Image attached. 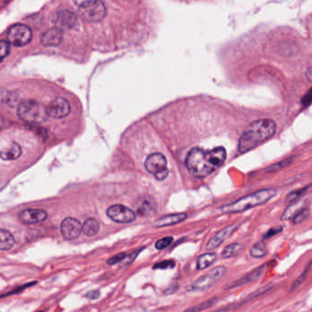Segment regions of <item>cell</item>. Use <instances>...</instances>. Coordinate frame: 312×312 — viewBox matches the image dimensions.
I'll list each match as a JSON object with an SVG mask.
<instances>
[{
  "mask_svg": "<svg viewBox=\"0 0 312 312\" xmlns=\"http://www.w3.org/2000/svg\"><path fill=\"white\" fill-rule=\"evenodd\" d=\"M78 21V17L73 11L68 10H58L52 17L54 26L60 29H71L75 27Z\"/></svg>",
  "mask_w": 312,
  "mask_h": 312,
  "instance_id": "10",
  "label": "cell"
},
{
  "mask_svg": "<svg viewBox=\"0 0 312 312\" xmlns=\"http://www.w3.org/2000/svg\"><path fill=\"white\" fill-rule=\"evenodd\" d=\"M266 265H263V266L257 267V269L250 272L249 274L244 275L242 278L236 280V281L233 282L232 284L227 286L226 289H233V288H235V287H240L242 285L247 284V283L254 282V281H256L258 278H260L261 275L264 274V272L266 270Z\"/></svg>",
  "mask_w": 312,
  "mask_h": 312,
  "instance_id": "16",
  "label": "cell"
},
{
  "mask_svg": "<svg viewBox=\"0 0 312 312\" xmlns=\"http://www.w3.org/2000/svg\"><path fill=\"white\" fill-rule=\"evenodd\" d=\"M237 228H238V225H230V226H227V227H225L224 229L219 231L208 242V243H207V249L213 250L215 248L219 247L221 244L224 243L225 240L228 238L229 236H231V234H233V233Z\"/></svg>",
  "mask_w": 312,
  "mask_h": 312,
  "instance_id": "15",
  "label": "cell"
},
{
  "mask_svg": "<svg viewBox=\"0 0 312 312\" xmlns=\"http://www.w3.org/2000/svg\"><path fill=\"white\" fill-rule=\"evenodd\" d=\"M282 231H283V227H282V226H275V227H273V228H271V229L268 230V231L266 232V234L264 235V239L270 238V237L274 236L275 234H280Z\"/></svg>",
  "mask_w": 312,
  "mask_h": 312,
  "instance_id": "31",
  "label": "cell"
},
{
  "mask_svg": "<svg viewBox=\"0 0 312 312\" xmlns=\"http://www.w3.org/2000/svg\"><path fill=\"white\" fill-rule=\"evenodd\" d=\"M227 268L225 266H217L216 268H213L209 273H207L206 275H202V277L196 280L192 286V289L198 291H203L210 289L225 276Z\"/></svg>",
  "mask_w": 312,
  "mask_h": 312,
  "instance_id": "8",
  "label": "cell"
},
{
  "mask_svg": "<svg viewBox=\"0 0 312 312\" xmlns=\"http://www.w3.org/2000/svg\"><path fill=\"white\" fill-rule=\"evenodd\" d=\"M19 219L25 225H33L47 219V212L42 209H27L19 213Z\"/></svg>",
  "mask_w": 312,
  "mask_h": 312,
  "instance_id": "13",
  "label": "cell"
},
{
  "mask_svg": "<svg viewBox=\"0 0 312 312\" xmlns=\"http://www.w3.org/2000/svg\"><path fill=\"white\" fill-rule=\"evenodd\" d=\"M7 37L8 42L15 47L25 46L32 41L33 32L27 25L15 24L10 27Z\"/></svg>",
  "mask_w": 312,
  "mask_h": 312,
  "instance_id": "7",
  "label": "cell"
},
{
  "mask_svg": "<svg viewBox=\"0 0 312 312\" xmlns=\"http://www.w3.org/2000/svg\"><path fill=\"white\" fill-rule=\"evenodd\" d=\"M146 170L155 176L158 180H164L169 176V169L167 167L165 156L161 153H153L147 157L145 161Z\"/></svg>",
  "mask_w": 312,
  "mask_h": 312,
  "instance_id": "6",
  "label": "cell"
},
{
  "mask_svg": "<svg viewBox=\"0 0 312 312\" xmlns=\"http://www.w3.org/2000/svg\"><path fill=\"white\" fill-rule=\"evenodd\" d=\"M300 205H301V202H295L294 204L289 205V208L285 211L283 215L281 216V220L286 221L289 220L290 218H293V216L301 209Z\"/></svg>",
  "mask_w": 312,
  "mask_h": 312,
  "instance_id": "25",
  "label": "cell"
},
{
  "mask_svg": "<svg viewBox=\"0 0 312 312\" xmlns=\"http://www.w3.org/2000/svg\"><path fill=\"white\" fill-rule=\"evenodd\" d=\"M307 187H306V188L298 190V191H294L292 193H289V195L286 198V202H292L294 201H296L297 199H298V198L302 195L303 193L307 191Z\"/></svg>",
  "mask_w": 312,
  "mask_h": 312,
  "instance_id": "28",
  "label": "cell"
},
{
  "mask_svg": "<svg viewBox=\"0 0 312 312\" xmlns=\"http://www.w3.org/2000/svg\"><path fill=\"white\" fill-rule=\"evenodd\" d=\"M100 225L97 220L93 218H89L85 220L83 225V232L87 236H93L99 232Z\"/></svg>",
  "mask_w": 312,
  "mask_h": 312,
  "instance_id": "21",
  "label": "cell"
},
{
  "mask_svg": "<svg viewBox=\"0 0 312 312\" xmlns=\"http://www.w3.org/2000/svg\"><path fill=\"white\" fill-rule=\"evenodd\" d=\"M293 161L294 157H289V158H287V159H285L283 161H278V162H276L275 164L269 166L266 169V172H269V173H273V172H275V171H278V170L286 168L287 166L290 165Z\"/></svg>",
  "mask_w": 312,
  "mask_h": 312,
  "instance_id": "24",
  "label": "cell"
},
{
  "mask_svg": "<svg viewBox=\"0 0 312 312\" xmlns=\"http://www.w3.org/2000/svg\"><path fill=\"white\" fill-rule=\"evenodd\" d=\"M274 189H264L256 193H250L244 197L240 198L237 201L222 207L221 211L225 213H236L247 211L251 208L259 206L268 202L275 195Z\"/></svg>",
  "mask_w": 312,
  "mask_h": 312,
  "instance_id": "3",
  "label": "cell"
},
{
  "mask_svg": "<svg viewBox=\"0 0 312 312\" xmlns=\"http://www.w3.org/2000/svg\"><path fill=\"white\" fill-rule=\"evenodd\" d=\"M70 112H71V106L69 102L61 97L56 98L47 106V113L49 116L56 119L64 118L69 115Z\"/></svg>",
  "mask_w": 312,
  "mask_h": 312,
  "instance_id": "12",
  "label": "cell"
},
{
  "mask_svg": "<svg viewBox=\"0 0 312 312\" xmlns=\"http://www.w3.org/2000/svg\"><path fill=\"white\" fill-rule=\"evenodd\" d=\"M19 118L29 124H42L50 117L47 107L33 100L21 102L18 106Z\"/></svg>",
  "mask_w": 312,
  "mask_h": 312,
  "instance_id": "4",
  "label": "cell"
},
{
  "mask_svg": "<svg viewBox=\"0 0 312 312\" xmlns=\"http://www.w3.org/2000/svg\"><path fill=\"white\" fill-rule=\"evenodd\" d=\"M172 241H173V238H172L171 236L161 239V240H159V241L157 242L156 248L157 249H159V250L164 249V248L167 247V246H169L170 243H172Z\"/></svg>",
  "mask_w": 312,
  "mask_h": 312,
  "instance_id": "29",
  "label": "cell"
},
{
  "mask_svg": "<svg viewBox=\"0 0 312 312\" xmlns=\"http://www.w3.org/2000/svg\"><path fill=\"white\" fill-rule=\"evenodd\" d=\"M106 213L108 217H110V219L120 224L131 223L136 219V213L133 210L121 204H115L109 207Z\"/></svg>",
  "mask_w": 312,
  "mask_h": 312,
  "instance_id": "9",
  "label": "cell"
},
{
  "mask_svg": "<svg viewBox=\"0 0 312 312\" xmlns=\"http://www.w3.org/2000/svg\"><path fill=\"white\" fill-rule=\"evenodd\" d=\"M64 39V32L60 28H51L48 29L46 33H43L41 37V43L43 46L57 47L60 45Z\"/></svg>",
  "mask_w": 312,
  "mask_h": 312,
  "instance_id": "14",
  "label": "cell"
},
{
  "mask_svg": "<svg viewBox=\"0 0 312 312\" xmlns=\"http://www.w3.org/2000/svg\"><path fill=\"white\" fill-rule=\"evenodd\" d=\"M124 257H126V255H124V253H122V254H119V255L115 256V257H112L110 259H108L107 264H109V265H115L116 263L122 261Z\"/></svg>",
  "mask_w": 312,
  "mask_h": 312,
  "instance_id": "33",
  "label": "cell"
},
{
  "mask_svg": "<svg viewBox=\"0 0 312 312\" xmlns=\"http://www.w3.org/2000/svg\"><path fill=\"white\" fill-rule=\"evenodd\" d=\"M307 78L310 83H312V66L309 67L307 71Z\"/></svg>",
  "mask_w": 312,
  "mask_h": 312,
  "instance_id": "38",
  "label": "cell"
},
{
  "mask_svg": "<svg viewBox=\"0 0 312 312\" xmlns=\"http://www.w3.org/2000/svg\"><path fill=\"white\" fill-rule=\"evenodd\" d=\"M243 246L241 243H231L225 248L223 251L222 257L224 258H230V257H236L240 253L243 251Z\"/></svg>",
  "mask_w": 312,
  "mask_h": 312,
  "instance_id": "22",
  "label": "cell"
},
{
  "mask_svg": "<svg viewBox=\"0 0 312 312\" xmlns=\"http://www.w3.org/2000/svg\"><path fill=\"white\" fill-rule=\"evenodd\" d=\"M307 270L305 271V273H303L301 276L298 278L297 281H295V283H294L293 286H292V289H295L296 287H298V285L301 284V282H302L303 278H305V276H306V274H307Z\"/></svg>",
  "mask_w": 312,
  "mask_h": 312,
  "instance_id": "37",
  "label": "cell"
},
{
  "mask_svg": "<svg viewBox=\"0 0 312 312\" xmlns=\"http://www.w3.org/2000/svg\"><path fill=\"white\" fill-rule=\"evenodd\" d=\"M186 218H187L186 213H174V214L161 217L159 220H157L153 225L155 227H166V226L179 224L180 222L185 220Z\"/></svg>",
  "mask_w": 312,
  "mask_h": 312,
  "instance_id": "17",
  "label": "cell"
},
{
  "mask_svg": "<svg viewBox=\"0 0 312 312\" xmlns=\"http://www.w3.org/2000/svg\"><path fill=\"white\" fill-rule=\"evenodd\" d=\"M10 52V42L2 41L1 42V48H0V53H1V60H4L6 56H8Z\"/></svg>",
  "mask_w": 312,
  "mask_h": 312,
  "instance_id": "30",
  "label": "cell"
},
{
  "mask_svg": "<svg viewBox=\"0 0 312 312\" xmlns=\"http://www.w3.org/2000/svg\"><path fill=\"white\" fill-rule=\"evenodd\" d=\"M99 296H100V292H99L98 290H92L91 292L86 294V297H87L88 298H91V299L97 298Z\"/></svg>",
  "mask_w": 312,
  "mask_h": 312,
  "instance_id": "36",
  "label": "cell"
},
{
  "mask_svg": "<svg viewBox=\"0 0 312 312\" xmlns=\"http://www.w3.org/2000/svg\"><path fill=\"white\" fill-rule=\"evenodd\" d=\"M226 157L224 147H214L209 151L201 147H193L186 157L185 165L194 177L205 178L225 163Z\"/></svg>",
  "mask_w": 312,
  "mask_h": 312,
  "instance_id": "1",
  "label": "cell"
},
{
  "mask_svg": "<svg viewBox=\"0 0 312 312\" xmlns=\"http://www.w3.org/2000/svg\"><path fill=\"white\" fill-rule=\"evenodd\" d=\"M217 259V255L214 253H206L200 256L197 260V268L202 270L211 266Z\"/></svg>",
  "mask_w": 312,
  "mask_h": 312,
  "instance_id": "20",
  "label": "cell"
},
{
  "mask_svg": "<svg viewBox=\"0 0 312 312\" xmlns=\"http://www.w3.org/2000/svg\"><path fill=\"white\" fill-rule=\"evenodd\" d=\"M21 155V147L17 143H12L10 147L1 151V159L3 161H14Z\"/></svg>",
  "mask_w": 312,
  "mask_h": 312,
  "instance_id": "18",
  "label": "cell"
},
{
  "mask_svg": "<svg viewBox=\"0 0 312 312\" xmlns=\"http://www.w3.org/2000/svg\"><path fill=\"white\" fill-rule=\"evenodd\" d=\"M83 231V225L77 219L67 217L60 224V232L66 240H74Z\"/></svg>",
  "mask_w": 312,
  "mask_h": 312,
  "instance_id": "11",
  "label": "cell"
},
{
  "mask_svg": "<svg viewBox=\"0 0 312 312\" xmlns=\"http://www.w3.org/2000/svg\"><path fill=\"white\" fill-rule=\"evenodd\" d=\"M216 301H217V298H211V299H210V300H207V301H205V302H203L202 303V304H200V305H198L197 307L191 308L190 310H193V311L204 310V309H206V308H209V307H211V306H213Z\"/></svg>",
  "mask_w": 312,
  "mask_h": 312,
  "instance_id": "27",
  "label": "cell"
},
{
  "mask_svg": "<svg viewBox=\"0 0 312 312\" xmlns=\"http://www.w3.org/2000/svg\"><path fill=\"white\" fill-rule=\"evenodd\" d=\"M266 254H267V248H266V243H264L263 241L255 243L250 249V255L253 257H256V258L264 257Z\"/></svg>",
  "mask_w": 312,
  "mask_h": 312,
  "instance_id": "23",
  "label": "cell"
},
{
  "mask_svg": "<svg viewBox=\"0 0 312 312\" xmlns=\"http://www.w3.org/2000/svg\"><path fill=\"white\" fill-rule=\"evenodd\" d=\"M150 205V202H144V205H143L141 208H140V210L138 209V213H140V214H142V215H146V214H148V211H151V207L149 206Z\"/></svg>",
  "mask_w": 312,
  "mask_h": 312,
  "instance_id": "34",
  "label": "cell"
},
{
  "mask_svg": "<svg viewBox=\"0 0 312 312\" xmlns=\"http://www.w3.org/2000/svg\"><path fill=\"white\" fill-rule=\"evenodd\" d=\"M276 124L274 120L259 119L254 121L239 138L238 151L246 153L270 139L275 133Z\"/></svg>",
  "mask_w": 312,
  "mask_h": 312,
  "instance_id": "2",
  "label": "cell"
},
{
  "mask_svg": "<svg viewBox=\"0 0 312 312\" xmlns=\"http://www.w3.org/2000/svg\"><path fill=\"white\" fill-rule=\"evenodd\" d=\"M93 1H96V0H73L74 5L77 6L79 8L84 5H87V4L93 2Z\"/></svg>",
  "mask_w": 312,
  "mask_h": 312,
  "instance_id": "35",
  "label": "cell"
},
{
  "mask_svg": "<svg viewBox=\"0 0 312 312\" xmlns=\"http://www.w3.org/2000/svg\"><path fill=\"white\" fill-rule=\"evenodd\" d=\"M309 215V210L307 208H301L299 211L293 216L292 222L295 225H298L302 223L303 221L306 220Z\"/></svg>",
  "mask_w": 312,
  "mask_h": 312,
  "instance_id": "26",
  "label": "cell"
},
{
  "mask_svg": "<svg viewBox=\"0 0 312 312\" xmlns=\"http://www.w3.org/2000/svg\"><path fill=\"white\" fill-rule=\"evenodd\" d=\"M0 249L5 251L10 250L14 245L15 238L12 234L5 229L1 230L0 232Z\"/></svg>",
  "mask_w": 312,
  "mask_h": 312,
  "instance_id": "19",
  "label": "cell"
},
{
  "mask_svg": "<svg viewBox=\"0 0 312 312\" xmlns=\"http://www.w3.org/2000/svg\"><path fill=\"white\" fill-rule=\"evenodd\" d=\"M175 266L174 262L172 261H163L162 263L157 264L156 266H154V269H167V268H172Z\"/></svg>",
  "mask_w": 312,
  "mask_h": 312,
  "instance_id": "32",
  "label": "cell"
},
{
  "mask_svg": "<svg viewBox=\"0 0 312 312\" xmlns=\"http://www.w3.org/2000/svg\"><path fill=\"white\" fill-rule=\"evenodd\" d=\"M79 16L83 21L88 23H95L101 21L106 17V8L104 2L96 0L87 5L80 7L78 10Z\"/></svg>",
  "mask_w": 312,
  "mask_h": 312,
  "instance_id": "5",
  "label": "cell"
}]
</instances>
